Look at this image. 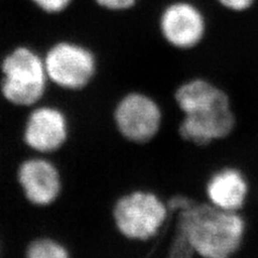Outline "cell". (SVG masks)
I'll return each mask as SVG.
<instances>
[{
	"label": "cell",
	"mask_w": 258,
	"mask_h": 258,
	"mask_svg": "<svg viewBox=\"0 0 258 258\" xmlns=\"http://www.w3.org/2000/svg\"><path fill=\"white\" fill-rule=\"evenodd\" d=\"M175 231L186 237L197 256L230 258L243 246L247 224L240 212L195 203L177 212Z\"/></svg>",
	"instance_id": "1"
},
{
	"label": "cell",
	"mask_w": 258,
	"mask_h": 258,
	"mask_svg": "<svg viewBox=\"0 0 258 258\" xmlns=\"http://www.w3.org/2000/svg\"><path fill=\"white\" fill-rule=\"evenodd\" d=\"M169 213L166 201L155 192L136 190L117 200L113 216L125 238L149 241L164 227Z\"/></svg>",
	"instance_id": "2"
},
{
	"label": "cell",
	"mask_w": 258,
	"mask_h": 258,
	"mask_svg": "<svg viewBox=\"0 0 258 258\" xmlns=\"http://www.w3.org/2000/svg\"><path fill=\"white\" fill-rule=\"evenodd\" d=\"M2 91L14 104L30 106L41 98L45 88V64L26 47H19L3 62Z\"/></svg>",
	"instance_id": "3"
},
{
	"label": "cell",
	"mask_w": 258,
	"mask_h": 258,
	"mask_svg": "<svg viewBox=\"0 0 258 258\" xmlns=\"http://www.w3.org/2000/svg\"><path fill=\"white\" fill-rule=\"evenodd\" d=\"M158 29L169 46L189 52L204 42L208 22L204 11L191 0H171L159 13Z\"/></svg>",
	"instance_id": "4"
},
{
	"label": "cell",
	"mask_w": 258,
	"mask_h": 258,
	"mask_svg": "<svg viewBox=\"0 0 258 258\" xmlns=\"http://www.w3.org/2000/svg\"><path fill=\"white\" fill-rule=\"evenodd\" d=\"M115 123L124 138L135 143H148L160 132L164 114L152 97L141 93L126 95L117 104Z\"/></svg>",
	"instance_id": "5"
},
{
	"label": "cell",
	"mask_w": 258,
	"mask_h": 258,
	"mask_svg": "<svg viewBox=\"0 0 258 258\" xmlns=\"http://www.w3.org/2000/svg\"><path fill=\"white\" fill-rule=\"evenodd\" d=\"M237 122L232 99L229 98L210 109L182 115L177 134L186 143L195 147H208L215 141L230 137L236 129Z\"/></svg>",
	"instance_id": "6"
},
{
	"label": "cell",
	"mask_w": 258,
	"mask_h": 258,
	"mask_svg": "<svg viewBox=\"0 0 258 258\" xmlns=\"http://www.w3.org/2000/svg\"><path fill=\"white\" fill-rule=\"evenodd\" d=\"M44 64L47 76L56 84L72 90L85 86L95 72L92 53L67 42L54 45L47 53Z\"/></svg>",
	"instance_id": "7"
},
{
	"label": "cell",
	"mask_w": 258,
	"mask_h": 258,
	"mask_svg": "<svg viewBox=\"0 0 258 258\" xmlns=\"http://www.w3.org/2000/svg\"><path fill=\"white\" fill-rule=\"evenodd\" d=\"M249 194V184L244 173L236 167H224L209 177L206 196L210 204L226 211L240 212Z\"/></svg>",
	"instance_id": "8"
},
{
	"label": "cell",
	"mask_w": 258,
	"mask_h": 258,
	"mask_svg": "<svg viewBox=\"0 0 258 258\" xmlns=\"http://www.w3.org/2000/svg\"><path fill=\"white\" fill-rule=\"evenodd\" d=\"M19 180L27 198L36 205H50L60 190L57 170L43 159L25 161L20 168Z\"/></svg>",
	"instance_id": "9"
},
{
	"label": "cell",
	"mask_w": 258,
	"mask_h": 258,
	"mask_svg": "<svg viewBox=\"0 0 258 258\" xmlns=\"http://www.w3.org/2000/svg\"><path fill=\"white\" fill-rule=\"evenodd\" d=\"M67 137V125L61 112L41 108L30 115L25 131V141L39 152H51L60 148Z\"/></svg>",
	"instance_id": "10"
},
{
	"label": "cell",
	"mask_w": 258,
	"mask_h": 258,
	"mask_svg": "<svg viewBox=\"0 0 258 258\" xmlns=\"http://www.w3.org/2000/svg\"><path fill=\"white\" fill-rule=\"evenodd\" d=\"M27 255L31 258H64L68 253L64 247L47 239L36 240L28 247Z\"/></svg>",
	"instance_id": "11"
},
{
	"label": "cell",
	"mask_w": 258,
	"mask_h": 258,
	"mask_svg": "<svg viewBox=\"0 0 258 258\" xmlns=\"http://www.w3.org/2000/svg\"><path fill=\"white\" fill-rule=\"evenodd\" d=\"M195 255L196 253L186 237L174 230V235L168 248V256L171 258H190Z\"/></svg>",
	"instance_id": "12"
},
{
	"label": "cell",
	"mask_w": 258,
	"mask_h": 258,
	"mask_svg": "<svg viewBox=\"0 0 258 258\" xmlns=\"http://www.w3.org/2000/svg\"><path fill=\"white\" fill-rule=\"evenodd\" d=\"M215 2L226 11L242 14L251 10L256 5L257 0H215Z\"/></svg>",
	"instance_id": "13"
},
{
	"label": "cell",
	"mask_w": 258,
	"mask_h": 258,
	"mask_svg": "<svg viewBox=\"0 0 258 258\" xmlns=\"http://www.w3.org/2000/svg\"><path fill=\"white\" fill-rule=\"evenodd\" d=\"M38 8L46 13H59L66 10L71 0H31Z\"/></svg>",
	"instance_id": "14"
},
{
	"label": "cell",
	"mask_w": 258,
	"mask_h": 258,
	"mask_svg": "<svg viewBox=\"0 0 258 258\" xmlns=\"http://www.w3.org/2000/svg\"><path fill=\"white\" fill-rule=\"evenodd\" d=\"M97 5L110 11H127L137 6L139 0H95Z\"/></svg>",
	"instance_id": "15"
}]
</instances>
